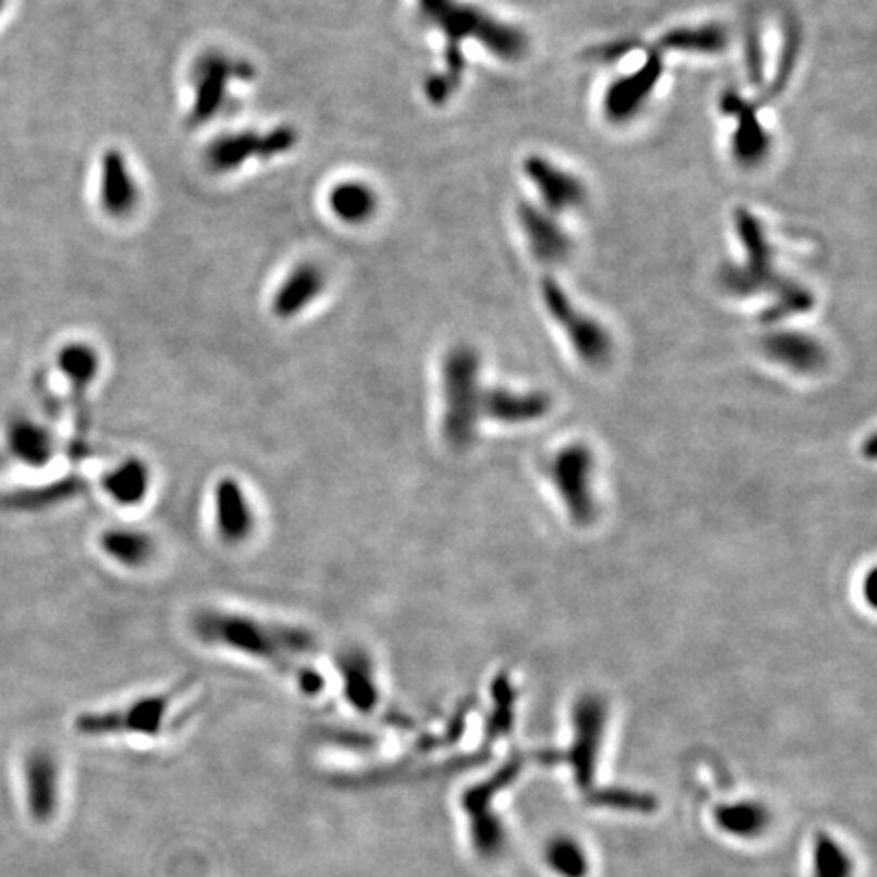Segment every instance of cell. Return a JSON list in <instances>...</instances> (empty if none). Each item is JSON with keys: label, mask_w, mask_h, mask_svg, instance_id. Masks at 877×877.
Masks as SVG:
<instances>
[{"label": "cell", "mask_w": 877, "mask_h": 877, "mask_svg": "<svg viewBox=\"0 0 877 877\" xmlns=\"http://www.w3.org/2000/svg\"><path fill=\"white\" fill-rule=\"evenodd\" d=\"M175 693L140 696L110 712L84 713L76 721V729L84 736H159L165 727Z\"/></svg>", "instance_id": "277c9868"}, {"label": "cell", "mask_w": 877, "mask_h": 877, "mask_svg": "<svg viewBox=\"0 0 877 877\" xmlns=\"http://www.w3.org/2000/svg\"><path fill=\"white\" fill-rule=\"evenodd\" d=\"M729 46V33L721 23H707L701 27H682L668 30L658 41V51H689L715 55L726 51Z\"/></svg>", "instance_id": "ac0fdd59"}, {"label": "cell", "mask_w": 877, "mask_h": 877, "mask_svg": "<svg viewBox=\"0 0 877 877\" xmlns=\"http://www.w3.org/2000/svg\"><path fill=\"white\" fill-rule=\"evenodd\" d=\"M524 173L529 175L530 182L541 192V197L545 201L551 213L573 210L585 203L588 189L579 182L573 173L563 171L560 166L553 165L546 161L545 157L530 155L524 161Z\"/></svg>", "instance_id": "30bf717a"}, {"label": "cell", "mask_w": 877, "mask_h": 877, "mask_svg": "<svg viewBox=\"0 0 877 877\" xmlns=\"http://www.w3.org/2000/svg\"><path fill=\"white\" fill-rule=\"evenodd\" d=\"M546 862L563 877H583L588 874V857L583 855L581 848L569 839L551 843Z\"/></svg>", "instance_id": "484cf974"}, {"label": "cell", "mask_w": 877, "mask_h": 877, "mask_svg": "<svg viewBox=\"0 0 877 877\" xmlns=\"http://www.w3.org/2000/svg\"><path fill=\"white\" fill-rule=\"evenodd\" d=\"M635 44L632 41H618V44H609V46H604L602 49H595V51H591L590 58H595V60H604V61H614L620 60L623 58Z\"/></svg>", "instance_id": "f546056e"}, {"label": "cell", "mask_w": 877, "mask_h": 877, "mask_svg": "<svg viewBox=\"0 0 877 877\" xmlns=\"http://www.w3.org/2000/svg\"><path fill=\"white\" fill-rule=\"evenodd\" d=\"M600 802H604V804H612V806H621V808H651L652 801L651 799H644V796H632V794H614V796H604V799H600Z\"/></svg>", "instance_id": "4dcf8cb0"}, {"label": "cell", "mask_w": 877, "mask_h": 877, "mask_svg": "<svg viewBox=\"0 0 877 877\" xmlns=\"http://www.w3.org/2000/svg\"><path fill=\"white\" fill-rule=\"evenodd\" d=\"M478 360L469 349H455L445 363V433L449 441H468L475 409Z\"/></svg>", "instance_id": "5b68a950"}, {"label": "cell", "mask_w": 877, "mask_h": 877, "mask_svg": "<svg viewBox=\"0 0 877 877\" xmlns=\"http://www.w3.org/2000/svg\"><path fill=\"white\" fill-rule=\"evenodd\" d=\"M192 630L208 646L243 654L295 677L301 670L297 660L318 646L316 635L301 626L262 620L252 614L220 607L197 609Z\"/></svg>", "instance_id": "6da1fadb"}, {"label": "cell", "mask_w": 877, "mask_h": 877, "mask_svg": "<svg viewBox=\"0 0 877 877\" xmlns=\"http://www.w3.org/2000/svg\"><path fill=\"white\" fill-rule=\"evenodd\" d=\"M736 226L740 234L743 250H745V262L743 264H729L721 271V285L733 293V295H754L759 291H776L778 301L774 307L782 309H794L801 307L811 299V293L801 285L785 279V274L778 273L776 262H774V248H771L766 230L759 224L754 213L750 210H738L736 213Z\"/></svg>", "instance_id": "3957f363"}, {"label": "cell", "mask_w": 877, "mask_h": 877, "mask_svg": "<svg viewBox=\"0 0 877 877\" xmlns=\"http://www.w3.org/2000/svg\"><path fill=\"white\" fill-rule=\"evenodd\" d=\"M543 299L548 313L559 321L565 332L569 333L573 346L583 356V360L591 363L604 362L612 349V342L604 328L597 321L583 316L555 279L543 281Z\"/></svg>", "instance_id": "8992f818"}, {"label": "cell", "mask_w": 877, "mask_h": 877, "mask_svg": "<svg viewBox=\"0 0 877 877\" xmlns=\"http://www.w3.org/2000/svg\"><path fill=\"white\" fill-rule=\"evenodd\" d=\"M419 9L421 15L431 18L437 27L445 30L449 39L447 74L433 79L429 86V94L435 102H443L459 82L464 70V39H475L478 44L487 47L490 53L504 61L522 60L529 51V37L524 35V30L496 21L473 4H464L459 0H419Z\"/></svg>", "instance_id": "7a4b0ae2"}, {"label": "cell", "mask_w": 877, "mask_h": 877, "mask_svg": "<svg viewBox=\"0 0 877 877\" xmlns=\"http://www.w3.org/2000/svg\"><path fill=\"white\" fill-rule=\"evenodd\" d=\"M764 348L774 360L796 370H815L823 363V349L815 339L802 333H771L764 339Z\"/></svg>", "instance_id": "d6986e66"}, {"label": "cell", "mask_w": 877, "mask_h": 877, "mask_svg": "<svg viewBox=\"0 0 877 877\" xmlns=\"http://www.w3.org/2000/svg\"><path fill=\"white\" fill-rule=\"evenodd\" d=\"M337 672L344 682V696L356 712L370 713L379 705L376 665L360 646H349L335 656Z\"/></svg>", "instance_id": "8fae6325"}, {"label": "cell", "mask_w": 877, "mask_h": 877, "mask_svg": "<svg viewBox=\"0 0 877 877\" xmlns=\"http://www.w3.org/2000/svg\"><path fill=\"white\" fill-rule=\"evenodd\" d=\"M100 548L108 559L126 569H143L157 555V543L149 532L131 527H112L100 534Z\"/></svg>", "instance_id": "9a60e30c"}, {"label": "cell", "mask_w": 877, "mask_h": 877, "mask_svg": "<svg viewBox=\"0 0 877 877\" xmlns=\"http://www.w3.org/2000/svg\"><path fill=\"white\" fill-rule=\"evenodd\" d=\"M727 116H736L738 126L731 140L733 157L741 166L754 169L762 165L770 152V137L757 119L756 107L741 98L738 90H727L721 100Z\"/></svg>", "instance_id": "9c48e42d"}, {"label": "cell", "mask_w": 877, "mask_h": 877, "mask_svg": "<svg viewBox=\"0 0 877 877\" xmlns=\"http://www.w3.org/2000/svg\"><path fill=\"white\" fill-rule=\"evenodd\" d=\"M799 49H801V33H799V27H794V25L790 23L787 27V35H785L782 58L778 61L776 76H774V79L768 84L766 100H771L774 96H778L780 91L787 88L788 79L792 76L794 65H796V60H799Z\"/></svg>", "instance_id": "4316f807"}, {"label": "cell", "mask_w": 877, "mask_h": 877, "mask_svg": "<svg viewBox=\"0 0 877 877\" xmlns=\"http://www.w3.org/2000/svg\"><path fill=\"white\" fill-rule=\"evenodd\" d=\"M743 55H745V72L750 77L752 86L764 84V44L757 25L745 27V44H743Z\"/></svg>", "instance_id": "83f0119b"}, {"label": "cell", "mask_w": 877, "mask_h": 877, "mask_svg": "<svg viewBox=\"0 0 877 877\" xmlns=\"http://www.w3.org/2000/svg\"><path fill=\"white\" fill-rule=\"evenodd\" d=\"M851 869L853 865L848 851L832 841L831 837H818L815 848V877H849Z\"/></svg>", "instance_id": "d4e9b609"}, {"label": "cell", "mask_w": 877, "mask_h": 877, "mask_svg": "<svg viewBox=\"0 0 877 877\" xmlns=\"http://www.w3.org/2000/svg\"><path fill=\"white\" fill-rule=\"evenodd\" d=\"M600 731V717L597 713L588 709L579 713V741H577L576 770L577 782L581 787L590 785L593 776V762H595V743Z\"/></svg>", "instance_id": "cb8c5ba5"}, {"label": "cell", "mask_w": 877, "mask_h": 877, "mask_svg": "<svg viewBox=\"0 0 877 877\" xmlns=\"http://www.w3.org/2000/svg\"><path fill=\"white\" fill-rule=\"evenodd\" d=\"M13 457L29 468H46L55 455V439L51 431L37 421L16 419L7 433Z\"/></svg>", "instance_id": "2e32d148"}, {"label": "cell", "mask_w": 877, "mask_h": 877, "mask_svg": "<svg viewBox=\"0 0 877 877\" xmlns=\"http://www.w3.org/2000/svg\"><path fill=\"white\" fill-rule=\"evenodd\" d=\"M135 183L128 177L121 155H108L107 173H104V199L114 213L126 212L135 203Z\"/></svg>", "instance_id": "603a6c76"}, {"label": "cell", "mask_w": 877, "mask_h": 877, "mask_svg": "<svg viewBox=\"0 0 877 877\" xmlns=\"http://www.w3.org/2000/svg\"><path fill=\"white\" fill-rule=\"evenodd\" d=\"M58 764L51 754L35 752L25 764V787L30 817L37 823L51 820L58 811Z\"/></svg>", "instance_id": "4fadbf2b"}, {"label": "cell", "mask_w": 877, "mask_h": 877, "mask_svg": "<svg viewBox=\"0 0 877 877\" xmlns=\"http://www.w3.org/2000/svg\"><path fill=\"white\" fill-rule=\"evenodd\" d=\"M330 206L339 220L348 224H360L372 218L376 210V196L363 183H339L330 194Z\"/></svg>", "instance_id": "44dd1931"}, {"label": "cell", "mask_w": 877, "mask_h": 877, "mask_svg": "<svg viewBox=\"0 0 877 877\" xmlns=\"http://www.w3.org/2000/svg\"><path fill=\"white\" fill-rule=\"evenodd\" d=\"M102 492L116 506L133 508L143 504L151 490V468L140 457H128L108 469L100 480Z\"/></svg>", "instance_id": "5bb4252c"}, {"label": "cell", "mask_w": 877, "mask_h": 877, "mask_svg": "<svg viewBox=\"0 0 877 877\" xmlns=\"http://www.w3.org/2000/svg\"><path fill=\"white\" fill-rule=\"evenodd\" d=\"M58 363H60L61 374L70 380V384L74 388L77 421L86 423V419H84V396H86L88 386L100 372V356L90 346L74 344V346L61 349Z\"/></svg>", "instance_id": "e0dca14e"}, {"label": "cell", "mask_w": 877, "mask_h": 877, "mask_svg": "<svg viewBox=\"0 0 877 877\" xmlns=\"http://www.w3.org/2000/svg\"><path fill=\"white\" fill-rule=\"evenodd\" d=\"M213 527L220 541L240 546L257 530V515L246 490L236 478H220L213 487Z\"/></svg>", "instance_id": "52a82bcc"}, {"label": "cell", "mask_w": 877, "mask_h": 877, "mask_svg": "<svg viewBox=\"0 0 877 877\" xmlns=\"http://www.w3.org/2000/svg\"><path fill=\"white\" fill-rule=\"evenodd\" d=\"M715 818L724 831L738 835V837H756L768 825V813L754 802L721 806V808H717Z\"/></svg>", "instance_id": "7402d4cb"}, {"label": "cell", "mask_w": 877, "mask_h": 877, "mask_svg": "<svg viewBox=\"0 0 877 877\" xmlns=\"http://www.w3.org/2000/svg\"><path fill=\"white\" fill-rule=\"evenodd\" d=\"M72 492H74V484H72V482H61V484L49 485V490L21 492V494L11 496L9 502H11V506H15V508L33 510V508H39V506H47V504L63 498V496H70Z\"/></svg>", "instance_id": "f1b7e54d"}, {"label": "cell", "mask_w": 877, "mask_h": 877, "mask_svg": "<svg viewBox=\"0 0 877 877\" xmlns=\"http://www.w3.org/2000/svg\"><path fill=\"white\" fill-rule=\"evenodd\" d=\"M518 220L524 230L532 255L546 264H557L571 255V238L563 232L551 213L530 203L518 206Z\"/></svg>", "instance_id": "7c38bea8"}, {"label": "cell", "mask_w": 877, "mask_h": 877, "mask_svg": "<svg viewBox=\"0 0 877 877\" xmlns=\"http://www.w3.org/2000/svg\"><path fill=\"white\" fill-rule=\"evenodd\" d=\"M663 72H665V65H663L660 51L654 47V51L649 53L644 65L638 72L616 79L607 88L604 98L605 116L616 124L632 121L642 107L649 102L658 79L663 77Z\"/></svg>", "instance_id": "ba28073f"}, {"label": "cell", "mask_w": 877, "mask_h": 877, "mask_svg": "<svg viewBox=\"0 0 877 877\" xmlns=\"http://www.w3.org/2000/svg\"><path fill=\"white\" fill-rule=\"evenodd\" d=\"M323 287V279L313 267H302L291 274L287 283L276 293L273 311L279 318H295L302 309L313 301Z\"/></svg>", "instance_id": "ffe728a7"}]
</instances>
